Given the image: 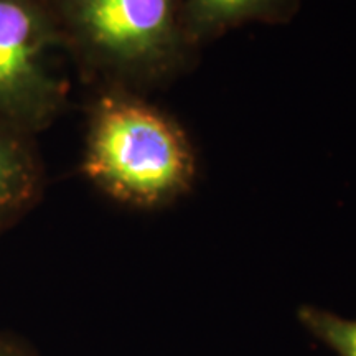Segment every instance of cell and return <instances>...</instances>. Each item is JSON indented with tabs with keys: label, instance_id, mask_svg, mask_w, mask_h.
I'll return each mask as SVG.
<instances>
[{
	"label": "cell",
	"instance_id": "obj_6",
	"mask_svg": "<svg viewBox=\"0 0 356 356\" xmlns=\"http://www.w3.org/2000/svg\"><path fill=\"white\" fill-rule=\"evenodd\" d=\"M297 320L307 333L335 356H356V317H343L317 305H302Z\"/></svg>",
	"mask_w": 356,
	"mask_h": 356
},
{
	"label": "cell",
	"instance_id": "obj_1",
	"mask_svg": "<svg viewBox=\"0 0 356 356\" xmlns=\"http://www.w3.org/2000/svg\"><path fill=\"white\" fill-rule=\"evenodd\" d=\"M84 178L132 210H159L188 193L197 155L175 119L136 91L102 88L88 114Z\"/></svg>",
	"mask_w": 356,
	"mask_h": 356
},
{
	"label": "cell",
	"instance_id": "obj_7",
	"mask_svg": "<svg viewBox=\"0 0 356 356\" xmlns=\"http://www.w3.org/2000/svg\"><path fill=\"white\" fill-rule=\"evenodd\" d=\"M0 356H40V353L19 333L0 332Z\"/></svg>",
	"mask_w": 356,
	"mask_h": 356
},
{
	"label": "cell",
	"instance_id": "obj_4",
	"mask_svg": "<svg viewBox=\"0 0 356 356\" xmlns=\"http://www.w3.org/2000/svg\"><path fill=\"white\" fill-rule=\"evenodd\" d=\"M43 186L35 136L0 119V234L33 210Z\"/></svg>",
	"mask_w": 356,
	"mask_h": 356
},
{
	"label": "cell",
	"instance_id": "obj_3",
	"mask_svg": "<svg viewBox=\"0 0 356 356\" xmlns=\"http://www.w3.org/2000/svg\"><path fill=\"white\" fill-rule=\"evenodd\" d=\"M63 37L50 0H0V119L37 136L61 113L68 88L51 66Z\"/></svg>",
	"mask_w": 356,
	"mask_h": 356
},
{
	"label": "cell",
	"instance_id": "obj_2",
	"mask_svg": "<svg viewBox=\"0 0 356 356\" xmlns=\"http://www.w3.org/2000/svg\"><path fill=\"white\" fill-rule=\"evenodd\" d=\"M58 26L78 61L106 83L136 91L184 65L191 43L184 0H50Z\"/></svg>",
	"mask_w": 356,
	"mask_h": 356
},
{
	"label": "cell",
	"instance_id": "obj_5",
	"mask_svg": "<svg viewBox=\"0 0 356 356\" xmlns=\"http://www.w3.org/2000/svg\"><path fill=\"white\" fill-rule=\"evenodd\" d=\"M297 7L299 0H184L181 15L186 38L197 47L251 22L282 24Z\"/></svg>",
	"mask_w": 356,
	"mask_h": 356
}]
</instances>
